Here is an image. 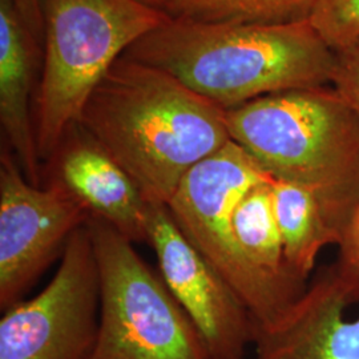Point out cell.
<instances>
[{
  "mask_svg": "<svg viewBox=\"0 0 359 359\" xmlns=\"http://www.w3.org/2000/svg\"><path fill=\"white\" fill-rule=\"evenodd\" d=\"M76 124L128 173L147 203L163 205L196 164L231 140L226 109L124 55L92 90Z\"/></svg>",
  "mask_w": 359,
  "mask_h": 359,
  "instance_id": "cell-1",
  "label": "cell"
},
{
  "mask_svg": "<svg viewBox=\"0 0 359 359\" xmlns=\"http://www.w3.org/2000/svg\"><path fill=\"white\" fill-rule=\"evenodd\" d=\"M179 79L224 109L332 84L335 52L310 19L287 25L168 18L124 53Z\"/></svg>",
  "mask_w": 359,
  "mask_h": 359,
  "instance_id": "cell-2",
  "label": "cell"
},
{
  "mask_svg": "<svg viewBox=\"0 0 359 359\" xmlns=\"http://www.w3.org/2000/svg\"><path fill=\"white\" fill-rule=\"evenodd\" d=\"M231 139L274 179L306 188L339 234L359 204V117L332 84L226 109ZM339 244V243H338Z\"/></svg>",
  "mask_w": 359,
  "mask_h": 359,
  "instance_id": "cell-3",
  "label": "cell"
},
{
  "mask_svg": "<svg viewBox=\"0 0 359 359\" xmlns=\"http://www.w3.org/2000/svg\"><path fill=\"white\" fill-rule=\"evenodd\" d=\"M40 4L44 60L34 124L39 157L46 164L116 60L169 16L142 0H40Z\"/></svg>",
  "mask_w": 359,
  "mask_h": 359,
  "instance_id": "cell-4",
  "label": "cell"
},
{
  "mask_svg": "<svg viewBox=\"0 0 359 359\" xmlns=\"http://www.w3.org/2000/svg\"><path fill=\"white\" fill-rule=\"evenodd\" d=\"M100 280L99 333L88 359H209L191 318L124 234L87 222Z\"/></svg>",
  "mask_w": 359,
  "mask_h": 359,
  "instance_id": "cell-5",
  "label": "cell"
},
{
  "mask_svg": "<svg viewBox=\"0 0 359 359\" xmlns=\"http://www.w3.org/2000/svg\"><path fill=\"white\" fill-rule=\"evenodd\" d=\"M273 177L237 142H226L187 173L168 204L180 231L241 298L257 327L276 321L298 297L246 259L231 215L252 187Z\"/></svg>",
  "mask_w": 359,
  "mask_h": 359,
  "instance_id": "cell-6",
  "label": "cell"
},
{
  "mask_svg": "<svg viewBox=\"0 0 359 359\" xmlns=\"http://www.w3.org/2000/svg\"><path fill=\"white\" fill-rule=\"evenodd\" d=\"M3 313L0 359H88L99 333L100 280L87 224L68 240L51 283Z\"/></svg>",
  "mask_w": 359,
  "mask_h": 359,
  "instance_id": "cell-7",
  "label": "cell"
},
{
  "mask_svg": "<svg viewBox=\"0 0 359 359\" xmlns=\"http://www.w3.org/2000/svg\"><path fill=\"white\" fill-rule=\"evenodd\" d=\"M90 213L55 182L31 184L10 147L0 152V309L20 302L27 290L63 256L71 236Z\"/></svg>",
  "mask_w": 359,
  "mask_h": 359,
  "instance_id": "cell-8",
  "label": "cell"
},
{
  "mask_svg": "<svg viewBox=\"0 0 359 359\" xmlns=\"http://www.w3.org/2000/svg\"><path fill=\"white\" fill-rule=\"evenodd\" d=\"M149 204V203H148ZM160 274L200 334L209 359H245L253 320L238 294L180 231L167 205L148 206Z\"/></svg>",
  "mask_w": 359,
  "mask_h": 359,
  "instance_id": "cell-9",
  "label": "cell"
},
{
  "mask_svg": "<svg viewBox=\"0 0 359 359\" xmlns=\"http://www.w3.org/2000/svg\"><path fill=\"white\" fill-rule=\"evenodd\" d=\"M333 265L266 326L253 332L256 359H359V317Z\"/></svg>",
  "mask_w": 359,
  "mask_h": 359,
  "instance_id": "cell-10",
  "label": "cell"
},
{
  "mask_svg": "<svg viewBox=\"0 0 359 359\" xmlns=\"http://www.w3.org/2000/svg\"><path fill=\"white\" fill-rule=\"evenodd\" d=\"M44 182L63 187L90 213L132 243H148V206L128 173L77 124L51 160Z\"/></svg>",
  "mask_w": 359,
  "mask_h": 359,
  "instance_id": "cell-11",
  "label": "cell"
},
{
  "mask_svg": "<svg viewBox=\"0 0 359 359\" xmlns=\"http://www.w3.org/2000/svg\"><path fill=\"white\" fill-rule=\"evenodd\" d=\"M38 44L16 13L0 0V123L6 142L27 180L43 187L34 115L29 111L32 68Z\"/></svg>",
  "mask_w": 359,
  "mask_h": 359,
  "instance_id": "cell-12",
  "label": "cell"
},
{
  "mask_svg": "<svg viewBox=\"0 0 359 359\" xmlns=\"http://www.w3.org/2000/svg\"><path fill=\"white\" fill-rule=\"evenodd\" d=\"M273 180L258 182L240 198L231 215L233 231L246 259L261 274L285 292L299 297L308 285L295 278L287 268L273 205Z\"/></svg>",
  "mask_w": 359,
  "mask_h": 359,
  "instance_id": "cell-13",
  "label": "cell"
},
{
  "mask_svg": "<svg viewBox=\"0 0 359 359\" xmlns=\"http://www.w3.org/2000/svg\"><path fill=\"white\" fill-rule=\"evenodd\" d=\"M271 193L287 268L295 278L306 283L322 249L338 245L339 234L306 188L274 179Z\"/></svg>",
  "mask_w": 359,
  "mask_h": 359,
  "instance_id": "cell-14",
  "label": "cell"
},
{
  "mask_svg": "<svg viewBox=\"0 0 359 359\" xmlns=\"http://www.w3.org/2000/svg\"><path fill=\"white\" fill-rule=\"evenodd\" d=\"M320 0H168L170 18L204 23L287 25L309 20Z\"/></svg>",
  "mask_w": 359,
  "mask_h": 359,
  "instance_id": "cell-15",
  "label": "cell"
},
{
  "mask_svg": "<svg viewBox=\"0 0 359 359\" xmlns=\"http://www.w3.org/2000/svg\"><path fill=\"white\" fill-rule=\"evenodd\" d=\"M311 25L334 51L359 38V0H320Z\"/></svg>",
  "mask_w": 359,
  "mask_h": 359,
  "instance_id": "cell-16",
  "label": "cell"
},
{
  "mask_svg": "<svg viewBox=\"0 0 359 359\" xmlns=\"http://www.w3.org/2000/svg\"><path fill=\"white\" fill-rule=\"evenodd\" d=\"M334 270L346 289L353 305L359 304V204L341 231Z\"/></svg>",
  "mask_w": 359,
  "mask_h": 359,
  "instance_id": "cell-17",
  "label": "cell"
},
{
  "mask_svg": "<svg viewBox=\"0 0 359 359\" xmlns=\"http://www.w3.org/2000/svg\"><path fill=\"white\" fill-rule=\"evenodd\" d=\"M334 52L332 86L359 117V38Z\"/></svg>",
  "mask_w": 359,
  "mask_h": 359,
  "instance_id": "cell-18",
  "label": "cell"
},
{
  "mask_svg": "<svg viewBox=\"0 0 359 359\" xmlns=\"http://www.w3.org/2000/svg\"><path fill=\"white\" fill-rule=\"evenodd\" d=\"M16 13L34 41L38 44L43 39V13L40 0H13Z\"/></svg>",
  "mask_w": 359,
  "mask_h": 359,
  "instance_id": "cell-19",
  "label": "cell"
},
{
  "mask_svg": "<svg viewBox=\"0 0 359 359\" xmlns=\"http://www.w3.org/2000/svg\"><path fill=\"white\" fill-rule=\"evenodd\" d=\"M142 1L152 6V7H156L158 10H163V11H164V7H165V4L168 3V0H142Z\"/></svg>",
  "mask_w": 359,
  "mask_h": 359,
  "instance_id": "cell-20",
  "label": "cell"
}]
</instances>
